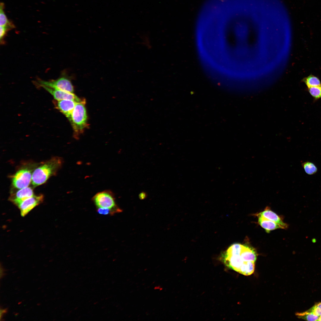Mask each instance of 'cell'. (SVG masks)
I'll return each instance as SVG.
<instances>
[{"instance_id":"6da1fadb","label":"cell","mask_w":321,"mask_h":321,"mask_svg":"<svg viewBox=\"0 0 321 321\" xmlns=\"http://www.w3.org/2000/svg\"><path fill=\"white\" fill-rule=\"evenodd\" d=\"M62 160L59 157H54L38 167L32 173V183L36 187L45 183L51 176L54 175L62 166Z\"/></svg>"},{"instance_id":"7a4b0ae2","label":"cell","mask_w":321,"mask_h":321,"mask_svg":"<svg viewBox=\"0 0 321 321\" xmlns=\"http://www.w3.org/2000/svg\"><path fill=\"white\" fill-rule=\"evenodd\" d=\"M85 100L76 103L69 119L73 130L74 136L78 138L87 126V116Z\"/></svg>"},{"instance_id":"3957f363","label":"cell","mask_w":321,"mask_h":321,"mask_svg":"<svg viewBox=\"0 0 321 321\" xmlns=\"http://www.w3.org/2000/svg\"><path fill=\"white\" fill-rule=\"evenodd\" d=\"M92 200L97 208L107 209L110 211L111 215L122 212L116 204L114 195L109 191L97 193L93 197Z\"/></svg>"},{"instance_id":"277c9868","label":"cell","mask_w":321,"mask_h":321,"mask_svg":"<svg viewBox=\"0 0 321 321\" xmlns=\"http://www.w3.org/2000/svg\"><path fill=\"white\" fill-rule=\"evenodd\" d=\"M36 166L35 164H29L19 169L12 178L14 187L19 189L28 187L32 182V173Z\"/></svg>"},{"instance_id":"5b68a950","label":"cell","mask_w":321,"mask_h":321,"mask_svg":"<svg viewBox=\"0 0 321 321\" xmlns=\"http://www.w3.org/2000/svg\"><path fill=\"white\" fill-rule=\"evenodd\" d=\"M37 84L40 86H44L70 93H73L74 91L71 81L65 76H61L56 79L50 81L38 80Z\"/></svg>"},{"instance_id":"8992f818","label":"cell","mask_w":321,"mask_h":321,"mask_svg":"<svg viewBox=\"0 0 321 321\" xmlns=\"http://www.w3.org/2000/svg\"><path fill=\"white\" fill-rule=\"evenodd\" d=\"M43 196L34 195L33 196L23 201L17 206L20 211L21 215L24 217L34 207L43 202Z\"/></svg>"},{"instance_id":"52a82bcc","label":"cell","mask_w":321,"mask_h":321,"mask_svg":"<svg viewBox=\"0 0 321 321\" xmlns=\"http://www.w3.org/2000/svg\"><path fill=\"white\" fill-rule=\"evenodd\" d=\"M41 86L53 95L54 99L56 100H73L76 102H79L83 100L79 98L73 93L44 86Z\"/></svg>"},{"instance_id":"ba28073f","label":"cell","mask_w":321,"mask_h":321,"mask_svg":"<svg viewBox=\"0 0 321 321\" xmlns=\"http://www.w3.org/2000/svg\"><path fill=\"white\" fill-rule=\"evenodd\" d=\"M34 195L33 189L28 186L19 189L15 193L12 194L9 200L17 206L23 201Z\"/></svg>"},{"instance_id":"9c48e42d","label":"cell","mask_w":321,"mask_h":321,"mask_svg":"<svg viewBox=\"0 0 321 321\" xmlns=\"http://www.w3.org/2000/svg\"><path fill=\"white\" fill-rule=\"evenodd\" d=\"M55 107L69 119L70 118L75 106L78 102L70 100H57L55 102Z\"/></svg>"},{"instance_id":"30bf717a","label":"cell","mask_w":321,"mask_h":321,"mask_svg":"<svg viewBox=\"0 0 321 321\" xmlns=\"http://www.w3.org/2000/svg\"><path fill=\"white\" fill-rule=\"evenodd\" d=\"M240 255L246 265L255 262L257 259V254L254 250L245 246H243Z\"/></svg>"},{"instance_id":"8fae6325","label":"cell","mask_w":321,"mask_h":321,"mask_svg":"<svg viewBox=\"0 0 321 321\" xmlns=\"http://www.w3.org/2000/svg\"><path fill=\"white\" fill-rule=\"evenodd\" d=\"M257 215L262 216L265 218L274 221L282 226L285 229L288 227L287 224L284 223L281 218L271 210L268 207H267L263 211L258 214Z\"/></svg>"},{"instance_id":"7c38bea8","label":"cell","mask_w":321,"mask_h":321,"mask_svg":"<svg viewBox=\"0 0 321 321\" xmlns=\"http://www.w3.org/2000/svg\"><path fill=\"white\" fill-rule=\"evenodd\" d=\"M258 223L260 226L268 232L277 229H284L282 226L277 223L268 219L262 216L257 215Z\"/></svg>"},{"instance_id":"4fadbf2b","label":"cell","mask_w":321,"mask_h":321,"mask_svg":"<svg viewBox=\"0 0 321 321\" xmlns=\"http://www.w3.org/2000/svg\"><path fill=\"white\" fill-rule=\"evenodd\" d=\"M298 318L307 321H317L319 316L307 310L302 312L296 314Z\"/></svg>"},{"instance_id":"5bb4252c","label":"cell","mask_w":321,"mask_h":321,"mask_svg":"<svg viewBox=\"0 0 321 321\" xmlns=\"http://www.w3.org/2000/svg\"><path fill=\"white\" fill-rule=\"evenodd\" d=\"M303 81L305 83L308 88L321 86L319 79L312 75H310L304 78L303 80Z\"/></svg>"},{"instance_id":"9a60e30c","label":"cell","mask_w":321,"mask_h":321,"mask_svg":"<svg viewBox=\"0 0 321 321\" xmlns=\"http://www.w3.org/2000/svg\"><path fill=\"white\" fill-rule=\"evenodd\" d=\"M302 165L305 172L309 175L314 174L317 172V167L312 162L306 161L303 163Z\"/></svg>"},{"instance_id":"2e32d148","label":"cell","mask_w":321,"mask_h":321,"mask_svg":"<svg viewBox=\"0 0 321 321\" xmlns=\"http://www.w3.org/2000/svg\"><path fill=\"white\" fill-rule=\"evenodd\" d=\"M243 245L235 243L231 246L224 254L227 255L240 254Z\"/></svg>"},{"instance_id":"e0dca14e","label":"cell","mask_w":321,"mask_h":321,"mask_svg":"<svg viewBox=\"0 0 321 321\" xmlns=\"http://www.w3.org/2000/svg\"><path fill=\"white\" fill-rule=\"evenodd\" d=\"M4 4L3 2H1L0 5V26H2L6 25L11 22L9 20L4 11Z\"/></svg>"},{"instance_id":"ac0fdd59","label":"cell","mask_w":321,"mask_h":321,"mask_svg":"<svg viewBox=\"0 0 321 321\" xmlns=\"http://www.w3.org/2000/svg\"><path fill=\"white\" fill-rule=\"evenodd\" d=\"M15 28L14 24L11 22L9 24L2 26H0V39L1 43H3V38L5 37L7 32L11 29Z\"/></svg>"},{"instance_id":"d6986e66","label":"cell","mask_w":321,"mask_h":321,"mask_svg":"<svg viewBox=\"0 0 321 321\" xmlns=\"http://www.w3.org/2000/svg\"><path fill=\"white\" fill-rule=\"evenodd\" d=\"M309 91L311 95L314 98H321V86L309 88Z\"/></svg>"},{"instance_id":"ffe728a7","label":"cell","mask_w":321,"mask_h":321,"mask_svg":"<svg viewBox=\"0 0 321 321\" xmlns=\"http://www.w3.org/2000/svg\"><path fill=\"white\" fill-rule=\"evenodd\" d=\"M308 310L319 317L321 316V302L316 303Z\"/></svg>"},{"instance_id":"44dd1931","label":"cell","mask_w":321,"mask_h":321,"mask_svg":"<svg viewBox=\"0 0 321 321\" xmlns=\"http://www.w3.org/2000/svg\"><path fill=\"white\" fill-rule=\"evenodd\" d=\"M97 211L99 214H100L103 215L110 214L111 215L110 211L107 209L102 208H97Z\"/></svg>"},{"instance_id":"7402d4cb","label":"cell","mask_w":321,"mask_h":321,"mask_svg":"<svg viewBox=\"0 0 321 321\" xmlns=\"http://www.w3.org/2000/svg\"><path fill=\"white\" fill-rule=\"evenodd\" d=\"M139 196L140 200H144L147 197V194L145 192H142L140 193Z\"/></svg>"},{"instance_id":"603a6c76","label":"cell","mask_w":321,"mask_h":321,"mask_svg":"<svg viewBox=\"0 0 321 321\" xmlns=\"http://www.w3.org/2000/svg\"><path fill=\"white\" fill-rule=\"evenodd\" d=\"M7 312V309H1L0 310V319L2 315Z\"/></svg>"},{"instance_id":"cb8c5ba5","label":"cell","mask_w":321,"mask_h":321,"mask_svg":"<svg viewBox=\"0 0 321 321\" xmlns=\"http://www.w3.org/2000/svg\"><path fill=\"white\" fill-rule=\"evenodd\" d=\"M4 270L3 268H1V267L0 268V277L1 278V276H2L4 274Z\"/></svg>"},{"instance_id":"d4e9b609","label":"cell","mask_w":321,"mask_h":321,"mask_svg":"<svg viewBox=\"0 0 321 321\" xmlns=\"http://www.w3.org/2000/svg\"><path fill=\"white\" fill-rule=\"evenodd\" d=\"M317 321H321V316H319V318Z\"/></svg>"}]
</instances>
